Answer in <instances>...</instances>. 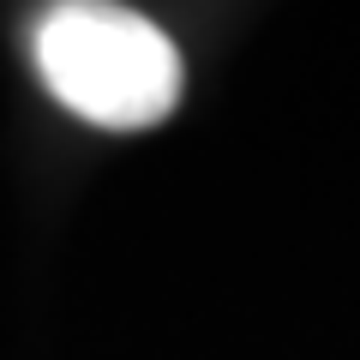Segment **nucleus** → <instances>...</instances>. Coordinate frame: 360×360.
Returning <instances> with one entry per match:
<instances>
[{
  "mask_svg": "<svg viewBox=\"0 0 360 360\" xmlns=\"http://www.w3.org/2000/svg\"><path fill=\"white\" fill-rule=\"evenodd\" d=\"M30 54L54 103L108 132L156 127L186 84L174 42L150 18L127 6H96V0L49 6L37 18Z\"/></svg>",
  "mask_w": 360,
  "mask_h": 360,
  "instance_id": "obj_1",
  "label": "nucleus"
}]
</instances>
